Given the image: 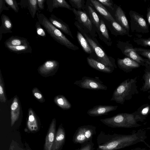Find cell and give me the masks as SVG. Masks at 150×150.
Masks as SVG:
<instances>
[{
  "label": "cell",
  "mask_w": 150,
  "mask_h": 150,
  "mask_svg": "<svg viewBox=\"0 0 150 150\" xmlns=\"http://www.w3.org/2000/svg\"><path fill=\"white\" fill-rule=\"evenodd\" d=\"M98 1L103 5L111 8L112 10L114 9L111 1L110 0H98Z\"/></svg>",
  "instance_id": "b9f144b4"
},
{
  "label": "cell",
  "mask_w": 150,
  "mask_h": 150,
  "mask_svg": "<svg viewBox=\"0 0 150 150\" xmlns=\"http://www.w3.org/2000/svg\"><path fill=\"white\" fill-rule=\"evenodd\" d=\"M134 48L139 55L146 57L150 61V49L136 47H135Z\"/></svg>",
  "instance_id": "8d00e7d4"
},
{
  "label": "cell",
  "mask_w": 150,
  "mask_h": 150,
  "mask_svg": "<svg viewBox=\"0 0 150 150\" xmlns=\"http://www.w3.org/2000/svg\"><path fill=\"white\" fill-rule=\"evenodd\" d=\"M143 119L135 111L132 113H119L111 117L101 119L100 121L109 127L129 128L141 126L137 122Z\"/></svg>",
  "instance_id": "7a4b0ae2"
},
{
  "label": "cell",
  "mask_w": 150,
  "mask_h": 150,
  "mask_svg": "<svg viewBox=\"0 0 150 150\" xmlns=\"http://www.w3.org/2000/svg\"><path fill=\"white\" fill-rule=\"evenodd\" d=\"M65 132L62 124L59 126L56 134L51 150H59L64 144L65 140Z\"/></svg>",
  "instance_id": "9a60e30c"
},
{
  "label": "cell",
  "mask_w": 150,
  "mask_h": 150,
  "mask_svg": "<svg viewBox=\"0 0 150 150\" xmlns=\"http://www.w3.org/2000/svg\"><path fill=\"white\" fill-rule=\"evenodd\" d=\"M117 64L121 69L126 73L131 71L133 69L139 68L141 66L138 63L128 57L123 59L118 58Z\"/></svg>",
  "instance_id": "8fae6325"
},
{
  "label": "cell",
  "mask_w": 150,
  "mask_h": 150,
  "mask_svg": "<svg viewBox=\"0 0 150 150\" xmlns=\"http://www.w3.org/2000/svg\"><path fill=\"white\" fill-rule=\"evenodd\" d=\"M5 45L13 46L29 45L30 43L25 38L17 36H12L4 42Z\"/></svg>",
  "instance_id": "603a6c76"
},
{
  "label": "cell",
  "mask_w": 150,
  "mask_h": 150,
  "mask_svg": "<svg viewBox=\"0 0 150 150\" xmlns=\"http://www.w3.org/2000/svg\"><path fill=\"white\" fill-rule=\"evenodd\" d=\"M20 106L17 96L14 98L11 106V126L12 127L19 118Z\"/></svg>",
  "instance_id": "e0dca14e"
},
{
  "label": "cell",
  "mask_w": 150,
  "mask_h": 150,
  "mask_svg": "<svg viewBox=\"0 0 150 150\" xmlns=\"http://www.w3.org/2000/svg\"><path fill=\"white\" fill-rule=\"evenodd\" d=\"M117 46L123 54L134 60L141 66H144L146 67L150 66V61L148 59L144 58L139 55L132 44L129 41L119 40Z\"/></svg>",
  "instance_id": "8992f818"
},
{
  "label": "cell",
  "mask_w": 150,
  "mask_h": 150,
  "mask_svg": "<svg viewBox=\"0 0 150 150\" xmlns=\"http://www.w3.org/2000/svg\"><path fill=\"white\" fill-rule=\"evenodd\" d=\"M99 31L105 39L108 40H110L111 39L105 23L103 21L102 19L100 20Z\"/></svg>",
  "instance_id": "e575fe53"
},
{
  "label": "cell",
  "mask_w": 150,
  "mask_h": 150,
  "mask_svg": "<svg viewBox=\"0 0 150 150\" xmlns=\"http://www.w3.org/2000/svg\"><path fill=\"white\" fill-rule=\"evenodd\" d=\"M36 14L38 21L55 40L71 50L79 49V47L71 42L59 30L54 26L44 14L37 12Z\"/></svg>",
  "instance_id": "3957f363"
},
{
  "label": "cell",
  "mask_w": 150,
  "mask_h": 150,
  "mask_svg": "<svg viewBox=\"0 0 150 150\" xmlns=\"http://www.w3.org/2000/svg\"><path fill=\"white\" fill-rule=\"evenodd\" d=\"M94 145L92 140L81 144L80 147L74 150H94Z\"/></svg>",
  "instance_id": "74e56055"
},
{
  "label": "cell",
  "mask_w": 150,
  "mask_h": 150,
  "mask_svg": "<svg viewBox=\"0 0 150 150\" xmlns=\"http://www.w3.org/2000/svg\"><path fill=\"white\" fill-rule=\"evenodd\" d=\"M5 47L9 51L17 54L30 53L32 52V49L29 45L13 46L5 45Z\"/></svg>",
  "instance_id": "4316f807"
},
{
  "label": "cell",
  "mask_w": 150,
  "mask_h": 150,
  "mask_svg": "<svg viewBox=\"0 0 150 150\" xmlns=\"http://www.w3.org/2000/svg\"><path fill=\"white\" fill-rule=\"evenodd\" d=\"M56 120L52 119L45 138L44 150H51L55 136Z\"/></svg>",
  "instance_id": "5bb4252c"
},
{
  "label": "cell",
  "mask_w": 150,
  "mask_h": 150,
  "mask_svg": "<svg viewBox=\"0 0 150 150\" xmlns=\"http://www.w3.org/2000/svg\"><path fill=\"white\" fill-rule=\"evenodd\" d=\"M144 140L143 134L139 132L131 134H111L101 131L98 135L97 150H117Z\"/></svg>",
  "instance_id": "6da1fadb"
},
{
  "label": "cell",
  "mask_w": 150,
  "mask_h": 150,
  "mask_svg": "<svg viewBox=\"0 0 150 150\" xmlns=\"http://www.w3.org/2000/svg\"><path fill=\"white\" fill-rule=\"evenodd\" d=\"M41 25L38 21H37L35 23V27L37 35L39 37H45L46 34L45 30L42 28Z\"/></svg>",
  "instance_id": "60d3db41"
},
{
  "label": "cell",
  "mask_w": 150,
  "mask_h": 150,
  "mask_svg": "<svg viewBox=\"0 0 150 150\" xmlns=\"http://www.w3.org/2000/svg\"><path fill=\"white\" fill-rule=\"evenodd\" d=\"M136 112L137 114L143 118V116H147L150 113V105L144 104L138 109Z\"/></svg>",
  "instance_id": "1f68e13d"
},
{
  "label": "cell",
  "mask_w": 150,
  "mask_h": 150,
  "mask_svg": "<svg viewBox=\"0 0 150 150\" xmlns=\"http://www.w3.org/2000/svg\"><path fill=\"white\" fill-rule=\"evenodd\" d=\"M137 78L128 79L121 83L114 91L110 100L123 105L125 100L131 99L134 94H138Z\"/></svg>",
  "instance_id": "277c9868"
},
{
  "label": "cell",
  "mask_w": 150,
  "mask_h": 150,
  "mask_svg": "<svg viewBox=\"0 0 150 150\" xmlns=\"http://www.w3.org/2000/svg\"><path fill=\"white\" fill-rule=\"evenodd\" d=\"M46 1L47 6V10L50 12H52L54 9L59 7L72 10V8L65 0H46Z\"/></svg>",
  "instance_id": "ffe728a7"
},
{
  "label": "cell",
  "mask_w": 150,
  "mask_h": 150,
  "mask_svg": "<svg viewBox=\"0 0 150 150\" xmlns=\"http://www.w3.org/2000/svg\"><path fill=\"white\" fill-rule=\"evenodd\" d=\"M59 67V63L54 60L46 61L38 69L39 74L44 77L52 76L57 71Z\"/></svg>",
  "instance_id": "9c48e42d"
},
{
  "label": "cell",
  "mask_w": 150,
  "mask_h": 150,
  "mask_svg": "<svg viewBox=\"0 0 150 150\" xmlns=\"http://www.w3.org/2000/svg\"><path fill=\"white\" fill-rule=\"evenodd\" d=\"M147 12L146 18L148 23L150 26V7L147 8Z\"/></svg>",
  "instance_id": "f6af8a7d"
},
{
  "label": "cell",
  "mask_w": 150,
  "mask_h": 150,
  "mask_svg": "<svg viewBox=\"0 0 150 150\" xmlns=\"http://www.w3.org/2000/svg\"><path fill=\"white\" fill-rule=\"evenodd\" d=\"M115 21L129 33L130 26L125 14L121 8L118 6L115 14Z\"/></svg>",
  "instance_id": "ac0fdd59"
},
{
  "label": "cell",
  "mask_w": 150,
  "mask_h": 150,
  "mask_svg": "<svg viewBox=\"0 0 150 150\" xmlns=\"http://www.w3.org/2000/svg\"><path fill=\"white\" fill-rule=\"evenodd\" d=\"M74 84L79 87L86 89L94 90H106L108 87L98 78L84 76L80 80H76Z\"/></svg>",
  "instance_id": "ba28073f"
},
{
  "label": "cell",
  "mask_w": 150,
  "mask_h": 150,
  "mask_svg": "<svg viewBox=\"0 0 150 150\" xmlns=\"http://www.w3.org/2000/svg\"><path fill=\"white\" fill-rule=\"evenodd\" d=\"M49 20L56 27L69 36L72 38H74L69 25L61 19L58 18L52 14L50 15Z\"/></svg>",
  "instance_id": "4fadbf2b"
},
{
  "label": "cell",
  "mask_w": 150,
  "mask_h": 150,
  "mask_svg": "<svg viewBox=\"0 0 150 150\" xmlns=\"http://www.w3.org/2000/svg\"><path fill=\"white\" fill-rule=\"evenodd\" d=\"M129 14L132 32L142 33L149 32V26L142 15L132 10L129 11Z\"/></svg>",
  "instance_id": "52a82bcc"
},
{
  "label": "cell",
  "mask_w": 150,
  "mask_h": 150,
  "mask_svg": "<svg viewBox=\"0 0 150 150\" xmlns=\"http://www.w3.org/2000/svg\"><path fill=\"white\" fill-rule=\"evenodd\" d=\"M86 59L87 63L90 66L100 71L109 74L112 72L114 69V68L106 66L91 57H88Z\"/></svg>",
  "instance_id": "2e32d148"
},
{
  "label": "cell",
  "mask_w": 150,
  "mask_h": 150,
  "mask_svg": "<svg viewBox=\"0 0 150 150\" xmlns=\"http://www.w3.org/2000/svg\"><path fill=\"white\" fill-rule=\"evenodd\" d=\"M74 143L82 144L88 141L85 135V125L78 127L73 137Z\"/></svg>",
  "instance_id": "cb8c5ba5"
},
{
  "label": "cell",
  "mask_w": 150,
  "mask_h": 150,
  "mask_svg": "<svg viewBox=\"0 0 150 150\" xmlns=\"http://www.w3.org/2000/svg\"><path fill=\"white\" fill-rule=\"evenodd\" d=\"M84 1L82 0H69V3L72 5V8L80 11L84 8Z\"/></svg>",
  "instance_id": "f35d334b"
},
{
  "label": "cell",
  "mask_w": 150,
  "mask_h": 150,
  "mask_svg": "<svg viewBox=\"0 0 150 150\" xmlns=\"http://www.w3.org/2000/svg\"><path fill=\"white\" fill-rule=\"evenodd\" d=\"M118 106L98 105L94 106L87 112L90 116L97 117L108 115L109 112L115 110Z\"/></svg>",
  "instance_id": "30bf717a"
},
{
  "label": "cell",
  "mask_w": 150,
  "mask_h": 150,
  "mask_svg": "<svg viewBox=\"0 0 150 150\" xmlns=\"http://www.w3.org/2000/svg\"><path fill=\"white\" fill-rule=\"evenodd\" d=\"M4 1L9 8H11L16 13L18 12L19 9L18 4L16 0H4Z\"/></svg>",
  "instance_id": "ab89813d"
},
{
  "label": "cell",
  "mask_w": 150,
  "mask_h": 150,
  "mask_svg": "<svg viewBox=\"0 0 150 150\" xmlns=\"http://www.w3.org/2000/svg\"><path fill=\"white\" fill-rule=\"evenodd\" d=\"M113 28L119 35H127L131 37L132 35L129 34L127 30L119 24L115 20L110 22Z\"/></svg>",
  "instance_id": "f1b7e54d"
},
{
  "label": "cell",
  "mask_w": 150,
  "mask_h": 150,
  "mask_svg": "<svg viewBox=\"0 0 150 150\" xmlns=\"http://www.w3.org/2000/svg\"><path fill=\"white\" fill-rule=\"evenodd\" d=\"M74 24L83 33L84 37L96 53L98 59L97 60L106 66L117 68L115 60L113 58L111 59L112 57L108 56L103 50L96 42L95 39L91 35L88 33L85 30L81 27L80 25L77 24V22H76Z\"/></svg>",
  "instance_id": "5b68a950"
},
{
  "label": "cell",
  "mask_w": 150,
  "mask_h": 150,
  "mask_svg": "<svg viewBox=\"0 0 150 150\" xmlns=\"http://www.w3.org/2000/svg\"><path fill=\"white\" fill-rule=\"evenodd\" d=\"M4 0H0V14L3 10H9V8L6 6Z\"/></svg>",
  "instance_id": "7bdbcfd3"
},
{
  "label": "cell",
  "mask_w": 150,
  "mask_h": 150,
  "mask_svg": "<svg viewBox=\"0 0 150 150\" xmlns=\"http://www.w3.org/2000/svg\"><path fill=\"white\" fill-rule=\"evenodd\" d=\"M54 101L56 105L64 110H69L71 107L69 102L62 95L56 96L54 99Z\"/></svg>",
  "instance_id": "484cf974"
},
{
  "label": "cell",
  "mask_w": 150,
  "mask_h": 150,
  "mask_svg": "<svg viewBox=\"0 0 150 150\" xmlns=\"http://www.w3.org/2000/svg\"><path fill=\"white\" fill-rule=\"evenodd\" d=\"M76 37L78 42L86 53L90 54L94 51L86 39L79 31H77Z\"/></svg>",
  "instance_id": "d4e9b609"
},
{
  "label": "cell",
  "mask_w": 150,
  "mask_h": 150,
  "mask_svg": "<svg viewBox=\"0 0 150 150\" xmlns=\"http://www.w3.org/2000/svg\"><path fill=\"white\" fill-rule=\"evenodd\" d=\"M1 24L0 27V40L4 33H12L11 30L13 27V23L10 18L6 15L2 14L1 16Z\"/></svg>",
  "instance_id": "d6986e66"
},
{
  "label": "cell",
  "mask_w": 150,
  "mask_h": 150,
  "mask_svg": "<svg viewBox=\"0 0 150 150\" xmlns=\"http://www.w3.org/2000/svg\"><path fill=\"white\" fill-rule=\"evenodd\" d=\"M32 93L35 98L40 102H45V99L41 92L37 87L34 88L32 90Z\"/></svg>",
  "instance_id": "d590c367"
},
{
  "label": "cell",
  "mask_w": 150,
  "mask_h": 150,
  "mask_svg": "<svg viewBox=\"0 0 150 150\" xmlns=\"http://www.w3.org/2000/svg\"><path fill=\"white\" fill-rule=\"evenodd\" d=\"M28 117L27 122V126L31 131H36L38 128V122L37 115L33 109H28Z\"/></svg>",
  "instance_id": "7402d4cb"
},
{
  "label": "cell",
  "mask_w": 150,
  "mask_h": 150,
  "mask_svg": "<svg viewBox=\"0 0 150 150\" xmlns=\"http://www.w3.org/2000/svg\"><path fill=\"white\" fill-rule=\"evenodd\" d=\"M146 71L143 76L144 83L141 90L143 91L150 90V70L148 71L147 68H146Z\"/></svg>",
  "instance_id": "4dcf8cb0"
},
{
  "label": "cell",
  "mask_w": 150,
  "mask_h": 150,
  "mask_svg": "<svg viewBox=\"0 0 150 150\" xmlns=\"http://www.w3.org/2000/svg\"><path fill=\"white\" fill-rule=\"evenodd\" d=\"M90 1L96 10L105 19L110 22L115 20L109 11L98 0H90Z\"/></svg>",
  "instance_id": "44dd1931"
},
{
  "label": "cell",
  "mask_w": 150,
  "mask_h": 150,
  "mask_svg": "<svg viewBox=\"0 0 150 150\" xmlns=\"http://www.w3.org/2000/svg\"><path fill=\"white\" fill-rule=\"evenodd\" d=\"M0 101L1 103H4L6 101L3 79L1 70H0Z\"/></svg>",
  "instance_id": "d6a6232c"
},
{
  "label": "cell",
  "mask_w": 150,
  "mask_h": 150,
  "mask_svg": "<svg viewBox=\"0 0 150 150\" xmlns=\"http://www.w3.org/2000/svg\"><path fill=\"white\" fill-rule=\"evenodd\" d=\"M87 8L92 23L94 25L98 30L99 31L100 20L99 17L94 10L91 6L88 5L87 6Z\"/></svg>",
  "instance_id": "83f0119b"
},
{
  "label": "cell",
  "mask_w": 150,
  "mask_h": 150,
  "mask_svg": "<svg viewBox=\"0 0 150 150\" xmlns=\"http://www.w3.org/2000/svg\"><path fill=\"white\" fill-rule=\"evenodd\" d=\"M78 22L82 25L88 30L91 31L93 29L92 23L87 14L81 11L77 10L72 8V10Z\"/></svg>",
  "instance_id": "7c38bea8"
},
{
  "label": "cell",
  "mask_w": 150,
  "mask_h": 150,
  "mask_svg": "<svg viewBox=\"0 0 150 150\" xmlns=\"http://www.w3.org/2000/svg\"><path fill=\"white\" fill-rule=\"evenodd\" d=\"M38 9L43 10L44 9V3L46 0H37Z\"/></svg>",
  "instance_id": "ee69618b"
},
{
  "label": "cell",
  "mask_w": 150,
  "mask_h": 150,
  "mask_svg": "<svg viewBox=\"0 0 150 150\" xmlns=\"http://www.w3.org/2000/svg\"><path fill=\"white\" fill-rule=\"evenodd\" d=\"M148 98L150 100V95L148 96Z\"/></svg>",
  "instance_id": "bcb514c9"
},
{
  "label": "cell",
  "mask_w": 150,
  "mask_h": 150,
  "mask_svg": "<svg viewBox=\"0 0 150 150\" xmlns=\"http://www.w3.org/2000/svg\"><path fill=\"white\" fill-rule=\"evenodd\" d=\"M27 8L32 18H34L38 9L37 0H28L27 4Z\"/></svg>",
  "instance_id": "f546056e"
},
{
  "label": "cell",
  "mask_w": 150,
  "mask_h": 150,
  "mask_svg": "<svg viewBox=\"0 0 150 150\" xmlns=\"http://www.w3.org/2000/svg\"><path fill=\"white\" fill-rule=\"evenodd\" d=\"M133 41L137 45L146 47H150V38H134Z\"/></svg>",
  "instance_id": "836d02e7"
}]
</instances>
